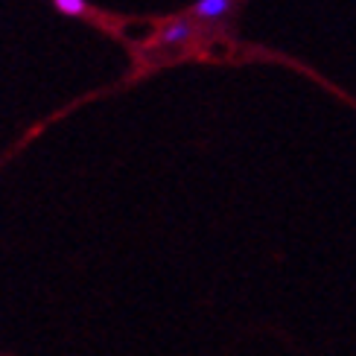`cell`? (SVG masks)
<instances>
[{
  "instance_id": "6da1fadb",
  "label": "cell",
  "mask_w": 356,
  "mask_h": 356,
  "mask_svg": "<svg viewBox=\"0 0 356 356\" xmlns=\"http://www.w3.org/2000/svg\"><path fill=\"white\" fill-rule=\"evenodd\" d=\"M193 38V24L187 21H172L167 24L164 29L158 33V47H164V50H172V47H184V44Z\"/></svg>"
},
{
  "instance_id": "7a4b0ae2",
  "label": "cell",
  "mask_w": 356,
  "mask_h": 356,
  "mask_svg": "<svg viewBox=\"0 0 356 356\" xmlns=\"http://www.w3.org/2000/svg\"><path fill=\"white\" fill-rule=\"evenodd\" d=\"M231 6H234V0H196L193 15H196L199 21H219L231 12Z\"/></svg>"
},
{
  "instance_id": "3957f363",
  "label": "cell",
  "mask_w": 356,
  "mask_h": 356,
  "mask_svg": "<svg viewBox=\"0 0 356 356\" xmlns=\"http://www.w3.org/2000/svg\"><path fill=\"white\" fill-rule=\"evenodd\" d=\"M53 6L65 15H85L88 12V3L85 0H53Z\"/></svg>"
}]
</instances>
